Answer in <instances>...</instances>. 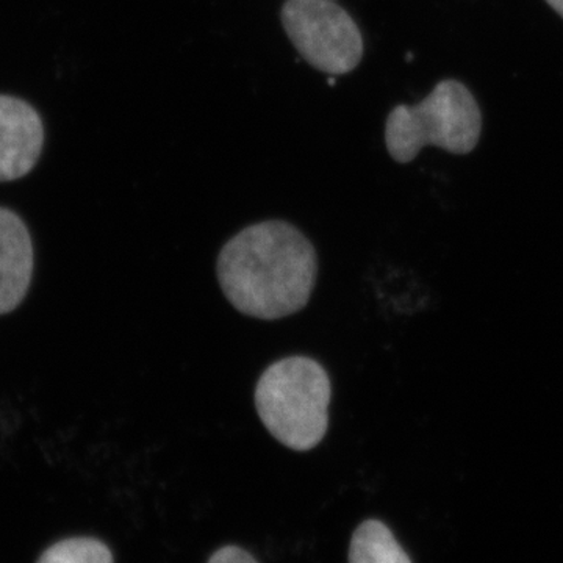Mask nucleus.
Returning <instances> with one entry per match:
<instances>
[{
	"mask_svg": "<svg viewBox=\"0 0 563 563\" xmlns=\"http://www.w3.org/2000/svg\"><path fill=\"white\" fill-rule=\"evenodd\" d=\"M548 5H551V9L558 11L559 14L563 18V0H547Z\"/></svg>",
	"mask_w": 563,
	"mask_h": 563,
	"instance_id": "nucleus-10",
	"label": "nucleus"
},
{
	"mask_svg": "<svg viewBox=\"0 0 563 563\" xmlns=\"http://www.w3.org/2000/svg\"><path fill=\"white\" fill-rule=\"evenodd\" d=\"M483 114L472 91L457 80H443L417 106H398L385 125L393 161L410 163L424 146L470 154L479 143Z\"/></svg>",
	"mask_w": 563,
	"mask_h": 563,
	"instance_id": "nucleus-3",
	"label": "nucleus"
},
{
	"mask_svg": "<svg viewBox=\"0 0 563 563\" xmlns=\"http://www.w3.org/2000/svg\"><path fill=\"white\" fill-rule=\"evenodd\" d=\"M43 122L29 103L0 96V181L21 179L38 162Z\"/></svg>",
	"mask_w": 563,
	"mask_h": 563,
	"instance_id": "nucleus-5",
	"label": "nucleus"
},
{
	"mask_svg": "<svg viewBox=\"0 0 563 563\" xmlns=\"http://www.w3.org/2000/svg\"><path fill=\"white\" fill-rule=\"evenodd\" d=\"M280 20L292 46L314 69L342 76L362 62V33L332 0H287Z\"/></svg>",
	"mask_w": 563,
	"mask_h": 563,
	"instance_id": "nucleus-4",
	"label": "nucleus"
},
{
	"mask_svg": "<svg viewBox=\"0 0 563 563\" xmlns=\"http://www.w3.org/2000/svg\"><path fill=\"white\" fill-rule=\"evenodd\" d=\"M217 273L222 292L240 313L280 320L309 302L317 282V251L290 222H257L224 244Z\"/></svg>",
	"mask_w": 563,
	"mask_h": 563,
	"instance_id": "nucleus-1",
	"label": "nucleus"
},
{
	"mask_svg": "<svg viewBox=\"0 0 563 563\" xmlns=\"http://www.w3.org/2000/svg\"><path fill=\"white\" fill-rule=\"evenodd\" d=\"M38 563H113V555L99 540L70 539L54 544Z\"/></svg>",
	"mask_w": 563,
	"mask_h": 563,
	"instance_id": "nucleus-8",
	"label": "nucleus"
},
{
	"mask_svg": "<svg viewBox=\"0 0 563 563\" xmlns=\"http://www.w3.org/2000/svg\"><path fill=\"white\" fill-rule=\"evenodd\" d=\"M209 563H258L247 551L239 547H224L211 555Z\"/></svg>",
	"mask_w": 563,
	"mask_h": 563,
	"instance_id": "nucleus-9",
	"label": "nucleus"
},
{
	"mask_svg": "<svg viewBox=\"0 0 563 563\" xmlns=\"http://www.w3.org/2000/svg\"><path fill=\"white\" fill-rule=\"evenodd\" d=\"M331 396V379L320 363L292 355L265 369L254 399L258 417L274 439L306 453L328 432Z\"/></svg>",
	"mask_w": 563,
	"mask_h": 563,
	"instance_id": "nucleus-2",
	"label": "nucleus"
},
{
	"mask_svg": "<svg viewBox=\"0 0 563 563\" xmlns=\"http://www.w3.org/2000/svg\"><path fill=\"white\" fill-rule=\"evenodd\" d=\"M350 563H412L396 542L388 526L379 520L363 521L350 544Z\"/></svg>",
	"mask_w": 563,
	"mask_h": 563,
	"instance_id": "nucleus-7",
	"label": "nucleus"
},
{
	"mask_svg": "<svg viewBox=\"0 0 563 563\" xmlns=\"http://www.w3.org/2000/svg\"><path fill=\"white\" fill-rule=\"evenodd\" d=\"M33 244L16 213L0 209V314L16 309L31 287Z\"/></svg>",
	"mask_w": 563,
	"mask_h": 563,
	"instance_id": "nucleus-6",
	"label": "nucleus"
}]
</instances>
